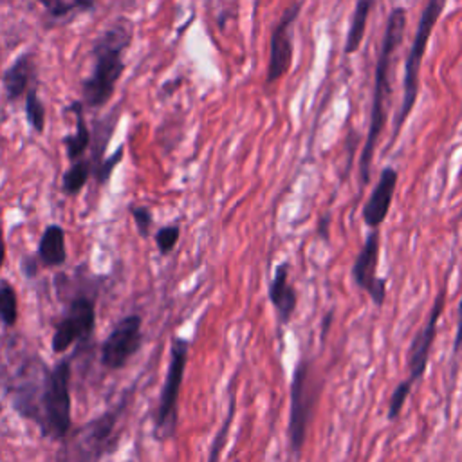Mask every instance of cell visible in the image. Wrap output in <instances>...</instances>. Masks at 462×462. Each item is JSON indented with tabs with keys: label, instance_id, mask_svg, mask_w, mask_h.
I'll use <instances>...</instances> for the list:
<instances>
[{
	"label": "cell",
	"instance_id": "obj_22",
	"mask_svg": "<svg viewBox=\"0 0 462 462\" xmlns=\"http://www.w3.org/2000/svg\"><path fill=\"white\" fill-rule=\"evenodd\" d=\"M25 112H27V121L31 123V126L36 132H42L43 125H45V110L38 99L36 90H29L27 99H25Z\"/></svg>",
	"mask_w": 462,
	"mask_h": 462
},
{
	"label": "cell",
	"instance_id": "obj_7",
	"mask_svg": "<svg viewBox=\"0 0 462 462\" xmlns=\"http://www.w3.org/2000/svg\"><path fill=\"white\" fill-rule=\"evenodd\" d=\"M143 341L141 316L132 314L116 323L112 332L101 345V363L110 370L123 368L126 361L139 350Z\"/></svg>",
	"mask_w": 462,
	"mask_h": 462
},
{
	"label": "cell",
	"instance_id": "obj_24",
	"mask_svg": "<svg viewBox=\"0 0 462 462\" xmlns=\"http://www.w3.org/2000/svg\"><path fill=\"white\" fill-rule=\"evenodd\" d=\"M179 235H180V227L177 224L164 226L155 233V244H157L161 254H168L177 245Z\"/></svg>",
	"mask_w": 462,
	"mask_h": 462
},
{
	"label": "cell",
	"instance_id": "obj_23",
	"mask_svg": "<svg viewBox=\"0 0 462 462\" xmlns=\"http://www.w3.org/2000/svg\"><path fill=\"white\" fill-rule=\"evenodd\" d=\"M411 388H413V384L408 379H404L402 383H399L395 386V390H393V393L390 397V402H388V419L390 420H395L399 417V413H401V410H402V406H404Z\"/></svg>",
	"mask_w": 462,
	"mask_h": 462
},
{
	"label": "cell",
	"instance_id": "obj_1",
	"mask_svg": "<svg viewBox=\"0 0 462 462\" xmlns=\"http://www.w3.org/2000/svg\"><path fill=\"white\" fill-rule=\"evenodd\" d=\"M404 27H406V11L402 7L392 9L388 14L386 25H384L381 51H379V58L375 63L368 134H366V141H365L361 159H359V173H361V180L365 184L370 180V166H372L374 150L377 146L379 135L386 123V103H388V94H390V67H392L393 54L402 42Z\"/></svg>",
	"mask_w": 462,
	"mask_h": 462
},
{
	"label": "cell",
	"instance_id": "obj_19",
	"mask_svg": "<svg viewBox=\"0 0 462 462\" xmlns=\"http://www.w3.org/2000/svg\"><path fill=\"white\" fill-rule=\"evenodd\" d=\"M18 319V300L14 289L2 280L0 282V321L5 327H13Z\"/></svg>",
	"mask_w": 462,
	"mask_h": 462
},
{
	"label": "cell",
	"instance_id": "obj_14",
	"mask_svg": "<svg viewBox=\"0 0 462 462\" xmlns=\"http://www.w3.org/2000/svg\"><path fill=\"white\" fill-rule=\"evenodd\" d=\"M119 417V411H110L88 424H85V428H81L78 431V446L81 448L83 457H87V460H96L99 458V455L103 453V446L105 442H108L112 430L116 426V420Z\"/></svg>",
	"mask_w": 462,
	"mask_h": 462
},
{
	"label": "cell",
	"instance_id": "obj_27",
	"mask_svg": "<svg viewBox=\"0 0 462 462\" xmlns=\"http://www.w3.org/2000/svg\"><path fill=\"white\" fill-rule=\"evenodd\" d=\"M462 348V296L458 301V314H457V330H455V345H453V356L458 354Z\"/></svg>",
	"mask_w": 462,
	"mask_h": 462
},
{
	"label": "cell",
	"instance_id": "obj_4",
	"mask_svg": "<svg viewBox=\"0 0 462 462\" xmlns=\"http://www.w3.org/2000/svg\"><path fill=\"white\" fill-rule=\"evenodd\" d=\"M448 0H428L422 14L419 18L417 23V31L404 63V81H402V103H401V110L393 126V137H392V144L395 141V137L401 132L402 123L408 119V116L413 110L417 94H419V72H420V65H422V56L426 52L430 36L433 32V27L437 23V20L440 18V13L444 11Z\"/></svg>",
	"mask_w": 462,
	"mask_h": 462
},
{
	"label": "cell",
	"instance_id": "obj_13",
	"mask_svg": "<svg viewBox=\"0 0 462 462\" xmlns=\"http://www.w3.org/2000/svg\"><path fill=\"white\" fill-rule=\"evenodd\" d=\"M267 296L274 309L278 310V318L282 325H287L296 310L298 294L294 285L289 282V263H280L269 282Z\"/></svg>",
	"mask_w": 462,
	"mask_h": 462
},
{
	"label": "cell",
	"instance_id": "obj_12",
	"mask_svg": "<svg viewBox=\"0 0 462 462\" xmlns=\"http://www.w3.org/2000/svg\"><path fill=\"white\" fill-rule=\"evenodd\" d=\"M397 179H399V173L395 168L388 166L381 171L379 180L374 186V189L363 208V220L368 227L377 229L388 217V211H390V206L393 200V193L397 188Z\"/></svg>",
	"mask_w": 462,
	"mask_h": 462
},
{
	"label": "cell",
	"instance_id": "obj_10",
	"mask_svg": "<svg viewBox=\"0 0 462 462\" xmlns=\"http://www.w3.org/2000/svg\"><path fill=\"white\" fill-rule=\"evenodd\" d=\"M94 303L88 298H76L70 303L67 316L56 325L52 336V350L56 354L65 352L78 339H85L92 334L94 328Z\"/></svg>",
	"mask_w": 462,
	"mask_h": 462
},
{
	"label": "cell",
	"instance_id": "obj_16",
	"mask_svg": "<svg viewBox=\"0 0 462 462\" xmlns=\"http://www.w3.org/2000/svg\"><path fill=\"white\" fill-rule=\"evenodd\" d=\"M31 70H32L31 56H22L7 69L2 81H4V88H5V94L9 99H16L18 96H22L25 92L29 78H31Z\"/></svg>",
	"mask_w": 462,
	"mask_h": 462
},
{
	"label": "cell",
	"instance_id": "obj_25",
	"mask_svg": "<svg viewBox=\"0 0 462 462\" xmlns=\"http://www.w3.org/2000/svg\"><path fill=\"white\" fill-rule=\"evenodd\" d=\"M130 213L137 224V229H139V235L141 236H148L150 233V226H152V213L148 208H143V206H132L130 208Z\"/></svg>",
	"mask_w": 462,
	"mask_h": 462
},
{
	"label": "cell",
	"instance_id": "obj_26",
	"mask_svg": "<svg viewBox=\"0 0 462 462\" xmlns=\"http://www.w3.org/2000/svg\"><path fill=\"white\" fill-rule=\"evenodd\" d=\"M121 157H123V148H119L112 157H108L106 161H101L99 162V166L96 168V177H97V180L101 182V184H105L108 179H110V175H112V170H114V166L121 161Z\"/></svg>",
	"mask_w": 462,
	"mask_h": 462
},
{
	"label": "cell",
	"instance_id": "obj_8",
	"mask_svg": "<svg viewBox=\"0 0 462 462\" xmlns=\"http://www.w3.org/2000/svg\"><path fill=\"white\" fill-rule=\"evenodd\" d=\"M301 9V2L291 4L285 9L280 22L276 23L271 34V51H269V63H267V76L265 85H273L282 79L292 63V43H291V25L296 22Z\"/></svg>",
	"mask_w": 462,
	"mask_h": 462
},
{
	"label": "cell",
	"instance_id": "obj_15",
	"mask_svg": "<svg viewBox=\"0 0 462 462\" xmlns=\"http://www.w3.org/2000/svg\"><path fill=\"white\" fill-rule=\"evenodd\" d=\"M38 256L47 267H58L65 262V231L58 224L45 227L38 244Z\"/></svg>",
	"mask_w": 462,
	"mask_h": 462
},
{
	"label": "cell",
	"instance_id": "obj_6",
	"mask_svg": "<svg viewBox=\"0 0 462 462\" xmlns=\"http://www.w3.org/2000/svg\"><path fill=\"white\" fill-rule=\"evenodd\" d=\"M188 350H189V343L186 339L175 337L171 341L170 365H168L166 379L161 390L159 406L155 413V431L159 437H170L175 431L177 402H179V393L184 379Z\"/></svg>",
	"mask_w": 462,
	"mask_h": 462
},
{
	"label": "cell",
	"instance_id": "obj_20",
	"mask_svg": "<svg viewBox=\"0 0 462 462\" xmlns=\"http://www.w3.org/2000/svg\"><path fill=\"white\" fill-rule=\"evenodd\" d=\"M88 175H90V162H88V161H78V162H74V164L67 170V173L63 175V189H65L69 195L78 193V191L85 186Z\"/></svg>",
	"mask_w": 462,
	"mask_h": 462
},
{
	"label": "cell",
	"instance_id": "obj_11",
	"mask_svg": "<svg viewBox=\"0 0 462 462\" xmlns=\"http://www.w3.org/2000/svg\"><path fill=\"white\" fill-rule=\"evenodd\" d=\"M444 303H446V287H442V291L437 294V298L433 301V307L428 314L426 323L422 325V328L415 334V337L411 341L410 363H408L410 374L406 377L411 384H415L426 372V365H428V359H430V350H431L433 341H435L437 323H439V318L442 316Z\"/></svg>",
	"mask_w": 462,
	"mask_h": 462
},
{
	"label": "cell",
	"instance_id": "obj_3",
	"mask_svg": "<svg viewBox=\"0 0 462 462\" xmlns=\"http://www.w3.org/2000/svg\"><path fill=\"white\" fill-rule=\"evenodd\" d=\"M70 365L60 361L51 372H45L40 397L34 410V420L42 424L45 435L61 439L70 430Z\"/></svg>",
	"mask_w": 462,
	"mask_h": 462
},
{
	"label": "cell",
	"instance_id": "obj_18",
	"mask_svg": "<svg viewBox=\"0 0 462 462\" xmlns=\"http://www.w3.org/2000/svg\"><path fill=\"white\" fill-rule=\"evenodd\" d=\"M70 110L76 116V134L65 137V146H67L69 159L76 161L87 150V146L90 143V132L83 119V105L79 101H76V103H72Z\"/></svg>",
	"mask_w": 462,
	"mask_h": 462
},
{
	"label": "cell",
	"instance_id": "obj_5",
	"mask_svg": "<svg viewBox=\"0 0 462 462\" xmlns=\"http://www.w3.org/2000/svg\"><path fill=\"white\" fill-rule=\"evenodd\" d=\"M321 384L314 383L312 365L301 359L292 374L291 383V413H289V439L292 453H300L305 446L312 411L318 402Z\"/></svg>",
	"mask_w": 462,
	"mask_h": 462
},
{
	"label": "cell",
	"instance_id": "obj_17",
	"mask_svg": "<svg viewBox=\"0 0 462 462\" xmlns=\"http://www.w3.org/2000/svg\"><path fill=\"white\" fill-rule=\"evenodd\" d=\"M372 4H374V0H357L356 2L350 29H348L346 42H345V54H352L359 49V45L363 42V36H365V29H366L368 13L372 9Z\"/></svg>",
	"mask_w": 462,
	"mask_h": 462
},
{
	"label": "cell",
	"instance_id": "obj_2",
	"mask_svg": "<svg viewBox=\"0 0 462 462\" xmlns=\"http://www.w3.org/2000/svg\"><path fill=\"white\" fill-rule=\"evenodd\" d=\"M132 38V25L119 20L114 27L105 31L94 45V70L83 83V101L88 106L105 105L125 69L123 51L128 47Z\"/></svg>",
	"mask_w": 462,
	"mask_h": 462
},
{
	"label": "cell",
	"instance_id": "obj_9",
	"mask_svg": "<svg viewBox=\"0 0 462 462\" xmlns=\"http://www.w3.org/2000/svg\"><path fill=\"white\" fill-rule=\"evenodd\" d=\"M379 260V233L377 229L370 231L361 251L357 253L352 265V278L356 285L366 291L375 305H383L386 298V280L375 274Z\"/></svg>",
	"mask_w": 462,
	"mask_h": 462
},
{
	"label": "cell",
	"instance_id": "obj_21",
	"mask_svg": "<svg viewBox=\"0 0 462 462\" xmlns=\"http://www.w3.org/2000/svg\"><path fill=\"white\" fill-rule=\"evenodd\" d=\"M52 16H63L78 9L92 7V0H38Z\"/></svg>",
	"mask_w": 462,
	"mask_h": 462
},
{
	"label": "cell",
	"instance_id": "obj_28",
	"mask_svg": "<svg viewBox=\"0 0 462 462\" xmlns=\"http://www.w3.org/2000/svg\"><path fill=\"white\" fill-rule=\"evenodd\" d=\"M4 260H5V242H4V231L0 226V267L4 265Z\"/></svg>",
	"mask_w": 462,
	"mask_h": 462
}]
</instances>
